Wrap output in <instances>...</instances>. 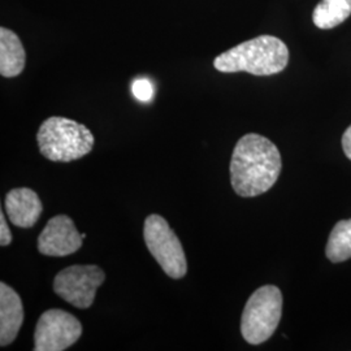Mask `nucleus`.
<instances>
[{
    "label": "nucleus",
    "instance_id": "9b49d317",
    "mask_svg": "<svg viewBox=\"0 0 351 351\" xmlns=\"http://www.w3.org/2000/svg\"><path fill=\"white\" fill-rule=\"evenodd\" d=\"M26 53L21 39L7 29H0V75L12 78L21 75L25 68Z\"/></svg>",
    "mask_w": 351,
    "mask_h": 351
},
{
    "label": "nucleus",
    "instance_id": "1a4fd4ad",
    "mask_svg": "<svg viewBox=\"0 0 351 351\" xmlns=\"http://www.w3.org/2000/svg\"><path fill=\"white\" fill-rule=\"evenodd\" d=\"M4 206L13 226L24 229L36 226L43 211L37 193L29 188L12 189L5 195Z\"/></svg>",
    "mask_w": 351,
    "mask_h": 351
},
{
    "label": "nucleus",
    "instance_id": "39448f33",
    "mask_svg": "<svg viewBox=\"0 0 351 351\" xmlns=\"http://www.w3.org/2000/svg\"><path fill=\"white\" fill-rule=\"evenodd\" d=\"M143 239L154 259L171 278H182L188 272V262L182 245L168 221L160 215L152 213L146 217Z\"/></svg>",
    "mask_w": 351,
    "mask_h": 351
},
{
    "label": "nucleus",
    "instance_id": "9d476101",
    "mask_svg": "<svg viewBox=\"0 0 351 351\" xmlns=\"http://www.w3.org/2000/svg\"><path fill=\"white\" fill-rule=\"evenodd\" d=\"M24 304L20 295L0 282V346H8L17 337L24 323Z\"/></svg>",
    "mask_w": 351,
    "mask_h": 351
},
{
    "label": "nucleus",
    "instance_id": "4468645a",
    "mask_svg": "<svg viewBox=\"0 0 351 351\" xmlns=\"http://www.w3.org/2000/svg\"><path fill=\"white\" fill-rule=\"evenodd\" d=\"M133 95L141 101H150L154 97V86L147 78H138L132 85Z\"/></svg>",
    "mask_w": 351,
    "mask_h": 351
},
{
    "label": "nucleus",
    "instance_id": "f8f14e48",
    "mask_svg": "<svg viewBox=\"0 0 351 351\" xmlns=\"http://www.w3.org/2000/svg\"><path fill=\"white\" fill-rule=\"evenodd\" d=\"M351 14V0H322L315 8L313 20L319 29H333Z\"/></svg>",
    "mask_w": 351,
    "mask_h": 351
},
{
    "label": "nucleus",
    "instance_id": "f03ea898",
    "mask_svg": "<svg viewBox=\"0 0 351 351\" xmlns=\"http://www.w3.org/2000/svg\"><path fill=\"white\" fill-rule=\"evenodd\" d=\"M288 63L287 45L274 36H261L223 52L213 60V66L223 73L272 75L282 72Z\"/></svg>",
    "mask_w": 351,
    "mask_h": 351
},
{
    "label": "nucleus",
    "instance_id": "dca6fc26",
    "mask_svg": "<svg viewBox=\"0 0 351 351\" xmlns=\"http://www.w3.org/2000/svg\"><path fill=\"white\" fill-rule=\"evenodd\" d=\"M342 147L345 151V155L351 160V125L346 129V132L342 136Z\"/></svg>",
    "mask_w": 351,
    "mask_h": 351
},
{
    "label": "nucleus",
    "instance_id": "f257e3e1",
    "mask_svg": "<svg viewBox=\"0 0 351 351\" xmlns=\"http://www.w3.org/2000/svg\"><path fill=\"white\" fill-rule=\"evenodd\" d=\"M281 168V155L275 143L259 134H246L232 155V188L239 197H258L276 184Z\"/></svg>",
    "mask_w": 351,
    "mask_h": 351
},
{
    "label": "nucleus",
    "instance_id": "7ed1b4c3",
    "mask_svg": "<svg viewBox=\"0 0 351 351\" xmlns=\"http://www.w3.org/2000/svg\"><path fill=\"white\" fill-rule=\"evenodd\" d=\"M37 142L46 159L68 163L91 152L94 136L84 124L62 116H52L39 126Z\"/></svg>",
    "mask_w": 351,
    "mask_h": 351
},
{
    "label": "nucleus",
    "instance_id": "20e7f679",
    "mask_svg": "<svg viewBox=\"0 0 351 351\" xmlns=\"http://www.w3.org/2000/svg\"><path fill=\"white\" fill-rule=\"evenodd\" d=\"M282 314V294L275 285H265L251 294L245 306L241 332L250 345H261L276 332Z\"/></svg>",
    "mask_w": 351,
    "mask_h": 351
},
{
    "label": "nucleus",
    "instance_id": "2eb2a0df",
    "mask_svg": "<svg viewBox=\"0 0 351 351\" xmlns=\"http://www.w3.org/2000/svg\"><path fill=\"white\" fill-rule=\"evenodd\" d=\"M11 242H12V233L5 221L4 213H0V245L4 247V246H8Z\"/></svg>",
    "mask_w": 351,
    "mask_h": 351
},
{
    "label": "nucleus",
    "instance_id": "6e6552de",
    "mask_svg": "<svg viewBox=\"0 0 351 351\" xmlns=\"http://www.w3.org/2000/svg\"><path fill=\"white\" fill-rule=\"evenodd\" d=\"M82 234L73 220L66 215H58L49 220L38 237V251L47 256H66L82 246Z\"/></svg>",
    "mask_w": 351,
    "mask_h": 351
},
{
    "label": "nucleus",
    "instance_id": "423d86ee",
    "mask_svg": "<svg viewBox=\"0 0 351 351\" xmlns=\"http://www.w3.org/2000/svg\"><path fill=\"white\" fill-rule=\"evenodd\" d=\"M104 280L106 274L98 265H71L55 276L53 290L77 308H88Z\"/></svg>",
    "mask_w": 351,
    "mask_h": 351
},
{
    "label": "nucleus",
    "instance_id": "0eeeda50",
    "mask_svg": "<svg viewBox=\"0 0 351 351\" xmlns=\"http://www.w3.org/2000/svg\"><path fill=\"white\" fill-rule=\"evenodd\" d=\"M82 326L64 310L52 308L40 315L34 332V350L63 351L80 339Z\"/></svg>",
    "mask_w": 351,
    "mask_h": 351
},
{
    "label": "nucleus",
    "instance_id": "ddd939ff",
    "mask_svg": "<svg viewBox=\"0 0 351 351\" xmlns=\"http://www.w3.org/2000/svg\"><path fill=\"white\" fill-rule=\"evenodd\" d=\"M326 258L333 263H341L351 258V219L339 221L326 245Z\"/></svg>",
    "mask_w": 351,
    "mask_h": 351
}]
</instances>
